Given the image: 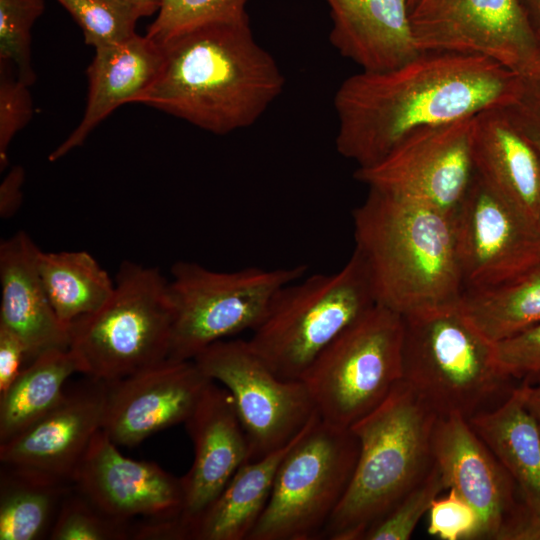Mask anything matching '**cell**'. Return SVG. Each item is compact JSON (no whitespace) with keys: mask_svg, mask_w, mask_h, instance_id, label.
Instances as JSON below:
<instances>
[{"mask_svg":"<svg viewBox=\"0 0 540 540\" xmlns=\"http://www.w3.org/2000/svg\"><path fill=\"white\" fill-rule=\"evenodd\" d=\"M135 523L103 513L72 485L65 494L49 532L52 540L133 539Z\"/></svg>","mask_w":540,"mask_h":540,"instance_id":"cell-31","label":"cell"},{"mask_svg":"<svg viewBox=\"0 0 540 540\" xmlns=\"http://www.w3.org/2000/svg\"><path fill=\"white\" fill-rule=\"evenodd\" d=\"M403 316L374 305L302 377L321 420L343 429L378 407L402 380Z\"/></svg>","mask_w":540,"mask_h":540,"instance_id":"cell-10","label":"cell"},{"mask_svg":"<svg viewBox=\"0 0 540 540\" xmlns=\"http://www.w3.org/2000/svg\"><path fill=\"white\" fill-rule=\"evenodd\" d=\"M184 424L193 443L194 458L190 470L181 477V540H187L190 525L250 459L248 440L233 398L217 382L208 383Z\"/></svg>","mask_w":540,"mask_h":540,"instance_id":"cell-19","label":"cell"},{"mask_svg":"<svg viewBox=\"0 0 540 540\" xmlns=\"http://www.w3.org/2000/svg\"><path fill=\"white\" fill-rule=\"evenodd\" d=\"M472 117L411 133L378 162L357 168L355 179L454 215L474 176Z\"/></svg>","mask_w":540,"mask_h":540,"instance_id":"cell-14","label":"cell"},{"mask_svg":"<svg viewBox=\"0 0 540 540\" xmlns=\"http://www.w3.org/2000/svg\"><path fill=\"white\" fill-rule=\"evenodd\" d=\"M107 383L88 380L66 390L59 402L20 433L0 443L1 465L72 484L94 435L102 429Z\"/></svg>","mask_w":540,"mask_h":540,"instance_id":"cell-16","label":"cell"},{"mask_svg":"<svg viewBox=\"0 0 540 540\" xmlns=\"http://www.w3.org/2000/svg\"><path fill=\"white\" fill-rule=\"evenodd\" d=\"M131 12L139 19L157 13L161 0H109Z\"/></svg>","mask_w":540,"mask_h":540,"instance_id":"cell-41","label":"cell"},{"mask_svg":"<svg viewBox=\"0 0 540 540\" xmlns=\"http://www.w3.org/2000/svg\"><path fill=\"white\" fill-rule=\"evenodd\" d=\"M193 360L231 394L248 440L249 461L286 446L317 412L305 383L278 377L248 340L215 342Z\"/></svg>","mask_w":540,"mask_h":540,"instance_id":"cell-11","label":"cell"},{"mask_svg":"<svg viewBox=\"0 0 540 540\" xmlns=\"http://www.w3.org/2000/svg\"><path fill=\"white\" fill-rule=\"evenodd\" d=\"M524 88L522 77L494 60L448 52H419L391 69L361 70L334 96L336 149L367 167L411 133L508 107Z\"/></svg>","mask_w":540,"mask_h":540,"instance_id":"cell-1","label":"cell"},{"mask_svg":"<svg viewBox=\"0 0 540 540\" xmlns=\"http://www.w3.org/2000/svg\"><path fill=\"white\" fill-rule=\"evenodd\" d=\"M172 325L168 280L157 268L123 261L106 302L70 324L69 348L83 374L112 382L168 359Z\"/></svg>","mask_w":540,"mask_h":540,"instance_id":"cell-7","label":"cell"},{"mask_svg":"<svg viewBox=\"0 0 540 540\" xmlns=\"http://www.w3.org/2000/svg\"><path fill=\"white\" fill-rule=\"evenodd\" d=\"M27 364L29 357L23 341L13 331L0 325V397Z\"/></svg>","mask_w":540,"mask_h":540,"instance_id":"cell-38","label":"cell"},{"mask_svg":"<svg viewBox=\"0 0 540 540\" xmlns=\"http://www.w3.org/2000/svg\"><path fill=\"white\" fill-rule=\"evenodd\" d=\"M471 155L482 182L540 222V155L507 107L472 117Z\"/></svg>","mask_w":540,"mask_h":540,"instance_id":"cell-21","label":"cell"},{"mask_svg":"<svg viewBox=\"0 0 540 540\" xmlns=\"http://www.w3.org/2000/svg\"><path fill=\"white\" fill-rule=\"evenodd\" d=\"M100 429L77 467L73 487L108 516L128 523L176 519L183 505L181 478L158 464L123 456Z\"/></svg>","mask_w":540,"mask_h":540,"instance_id":"cell-15","label":"cell"},{"mask_svg":"<svg viewBox=\"0 0 540 540\" xmlns=\"http://www.w3.org/2000/svg\"><path fill=\"white\" fill-rule=\"evenodd\" d=\"M353 224L377 304L406 316L459 302L464 285L453 215L369 189Z\"/></svg>","mask_w":540,"mask_h":540,"instance_id":"cell-3","label":"cell"},{"mask_svg":"<svg viewBox=\"0 0 540 540\" xmlns=\"http://www.w3.org/2000/svg\"><path fill=\"white\" fill-rule=\"evenodd\" d=\"M38 273L56 315L70 324L100 308L110 297L114 283L88 252L39 251Z\"/></svg>","mask_w":540,"mask_h":540,"instance_id":"cell-27","label":"cell"},{"mask_svg":"<svg viewBox=\"0 0 540 540\" xmlns=\"http://www.w3.org/2000/svg\"><path fill=\"white\" fill-rule=\"evenodd\" d=\"M248 0H161L146 36L162 46L197 28L248 20Z\"/></svg>","mask_w":540,"mask_h":540,"instance_id":"cell-30","label":"cell"},{"mask_svg":"<svg viewBox=\"0 0 540 540\" xmlns=\"http://www.w3.org/2000/svg\"><path fill=\"white\" fill-rule=\"evenodd\" d=\"M432 451L446 489H453L477 513L475 539L499 540L524 499L507 470L460 414L438 417Z\"/></svg>","mask_w":540,"mask_h":540,"instance_id":"cell-18","label":"cell"},{"mask_svg":"<svg viewBox=\"0 0 540 540\" xmlns=\"http://www.w3.org/2000/svg\"><path fill=\"white\" fill-rule=\"evenodd\" d=\"M498 361L511 379L540 375V323L495 343Z\"/></svg>","mask_w":540,"mask_h":540,"instance_id":"cell-37","label":"cell"},{"mask_svg":"<svg viewBox=\"0 0 540 540\" xmlns=\"http://www.w3.org/2000/svg\"><path fill=\"white\" fill-rule=\"evenodd\" d=\"M210 380L194 360L166 359L107 383L102 430L116 445L135 446L185 423Z\"/></svg>","mask_w":540,"mask_h":540,"instance_id":"cell-17","label":"cell"},{"mask_svg":"<svg viewBox=\"0 0 540 540\" xmlns=\"http://www.w3.org/2000/svg\"><path fill=\"white\" fill-rule=\"evenodd\" d=\"M13 65L0 62V168L8 164V149L15 135L31 120L33 102L29 85L13 75Z\"/></svg>","mask_w":540,"mask_h":540,"instance_id":"cell-35","label":"cell"},{"mask_svg":"<svg viewBox=\"0 0 540 540\" xmlns=\"http://www.w3.org/2000/svg\"><path fill=\"white\" fill-rule=\"evenodd\" d=\"M464 290L511 281L540 265V222L475 174L453 215Z\"/></svg>","mask_w":540,"mask_h":540,"instance_id":"cell-13","label":"cell"},{"mask_svg":"<svg viewBox=\"0 0 540 540\" xmlns=\"http://www.w3.org/2000/svg\"><path fill=\"white\" fill-rule=\"evenodd\" d=\"M74 373L84 370L70 348L46 351L27 364L0 397V443L52 409L65 392L66 380Z\"/></svg>","mask_w":540,"mask_h":540,"instance_id":"cell-26","label":"cell"},{"mask_svg":"<svg viewBox=\"0 0 540 540\" xmlns=\"http://www.w3.org/2000/svg\"><path fill=\"white\" fill-rule=\"evenodd\" d=\"M528 85H530L533 89H535L538 93H540V74L531 80H525Z\"/></svg>","mask_w":540,"mask_h":540,"instance_id":"cell-44","label":"cell"},{"mask_svg":"<svg viewBox=\"0 0 540 540\" xmlns=\"http://www.w3.org/2000/svg\"><path fill=\"white\" fill-rule=\"evenodd\" d=\"M409 19L420 52L486 57L524 80L540 74V40L517 0H416Z\"/></svg>","mask_w":540,"mask_h":540,"instance_id":"cell-12","label":"cell"},{"mask_svg":"<svg viewBox=\"0 0 540 540\" xmlns=\"http://www.w3.org/2000/svg\"><path fill=\"white\" fill-rule=\"evenodd\" d=\"M427 531L441 540L475 539L479 520L473 507L453 489L433 500Z\"/></svg>","mask_w":540,"mask_h":540,"instance_id":"cell-36","label":"cell"},{"mask_svg":"<svg viewBox=\"0 0 540 540\" xmlns=\"http://www.w3.org/2000/svg\"><path fill=\"white\" fill-rule=\"evenodd\" d=\"M540 40V0H517Z\"/></svg>","mask_w":540,"mask_h":540,"instance_id":"cell-43","label":"cell"},{"mask_svg":"<svg viewBox=\"0 0 540 540\" xmlns=\"http://www.w3.org/2000/svg\"><path fill=\"white\" fill-rule=\"evenodd\" d=\"M44 0H0V62L13 65L17 77L32 85L31 30L43 14Z\"/></svg>","mask_w":540,"mask_h":540,"instance_id":"cell-32","label":"cell"},{"mask_svg":"<svg viewBox=\"0 0 540 540\" xmlns=\"http://www.w3.org/2000/svg\"><path fill=\"white\" fill-rule=\"evenodd\" d=\"M445 489L434 463L427 475L365 534L363 540H409L433 500Z\"/></svg>","mask_w":540,"mask_h":540,"instance_id":"cell-34","label":"cell"},{"mask_svg":"<svg viewBox=\"0 0 540 540\" xmlns=\"http://www.w3.org/2000/svg\"><path fill=\"white\" fill-rule=\"evenodd\" d=\"M459 306L493 343L540 323V265L506 283L464 290Z\"/></svg>","mask_w":540,"mask_h":540,"instance_id":"cell-28","label":"cell"},{"mask_svg":"<svg viewBox=\"0 0 540 540\" xmlns=\"http://www.w3.org/2000/svg\"><path fill=\"white\" fill-rule=\"evenodd\" d=\"M94 48L121 42L135 32L139 18L109 0H57Z\"/></svg>","mask_w":540,"mask_h":540,"instance_id":"cell-33","label":"cell"},{"mask_svg":"<svg viewBox=\"0 0 540 540\" xmlns=\"http://www.w3.org/2000/svg\"><path fill=\"white\" fill-rule=\"evenodd\" d=\"M161 60V46L137 33L121 42L95 48L86 71L88 95L82 119L51 152L49 161L59 160L83 145L113 111L123 104L133 103L153 81Z\"/></svg>","mask_w":540,"mask_h":540,"instance_id":"cell-22","label":"cell"},{"mask_svg":"<svg viewBox=\"0 0 540 540\" xmlns=\"http://www.w3.org/2000/svg\"><path fill=\"white\" fill-rule=\"evenodd\" d=\"M332 46L363 71H382L413 58L417 49L408 0H326Z\"/></svg>","mask_w":540,"mask_h":540,"instance_id":"cell-23","label":"cell"},{"mask_svg":"<svg viewBox=\"0 0 540 540\" xmlns=\"http://www.w3.org/2000/svg\"><path fill=\"white\" fill-rule=\"evenodd\" d=\"M156 76L133 103L217 135L255 124L281 95L285 77L249 20L203 26L161 46Z\"/></svg>","mask_w":540,"mask_h":540,"instance_id":"cell-2","label":"cell"},{"mask_svg":"<svg viewBox=\"0 0 540 540\" xmlns=\"http://www.w3.org/2000/svg\"><path fill=\"white\" fill-rule=\"evenodd\" d=\"M25 172L21 166H14L4 177L0 185V215L12 216L22 202V186Z\"/></svg>","mask_w":540,"mask_h":540,"instance_id":"cell-40","label":"cell"},{"mask_svg":"<svg viewBox=\"0 0 540 540\" xmlns=\"http://www.w3.org/2000/svg\"><path fill=\"white\" fill-rule=\"evenodd\" d=\"M439 415L407 383L350 429L358 440L354 471L322 537L363 540L434 464L432 439Z\"/></svg>","mask_w":540,"mask_h":540,"instance_id":"cell-4","label":"cell"},{"mask_svg":"<svg viewBox=\"0 0 540 540\" xmlns=\"http://www.w3.org/2000/svg\"><path fill=\"white\" fill-rule=\"evenodd\" d=\"M305 265L215 271L197 262L171 268L173 325L168 359L193 360L211 344L256 329L277 294L305 275Z\"/></svg>","mask_w":540,"mask_h":540,"instance_id":"cell-8","label":"cell"},{"mask_svg":"<svg viewBox=\"0 0 540 540\" xmlns=\"http://www.w3.org/2000/svg\"><path fill=\"white\" fill-rule=\"evenodd\" d=\"M507 109L516 125L540 155V94L525 84L521 96Z\"/></svg>","mask_w":540,"mask_h":540,"instance_id":"cell-39","label":"cell"},{"mask_svg":"<svg viewBox=\"0 0 540 540\" xmlns=\"http://www.w3.org/2000/svg\"><path fill=\"white\" fill-rule=\"evenodd\" d=\"M416 0H408V7L409 9L411 8V6L415 3Z\"/></svg>","mask_w":540,"mask_h":540,"instance_id":"cell-45","label":"cell"},{"mask_svg":"<svg viewBox=\"0 0 540 540\" xmlns=\"http://www.w3.org/2000/svg\"><path fill=\"white\" fill-rule=\"evenodd\" d=\"M468 421L524 499L540 512V425L526 407L520 386Z\"/></svg>","mask_w":540,"mask_h":540,"instance_id":"cell-24","label":"cell"},{"mask_svg":"<svg viewBox=\"0 0 540 540\" xmlns=\"http://www.w3.org/2000/svg\"><path fill=\"white\" fill-rule=\"evenodd\" d=\"M39 251L24 231L0 244V325L23 341L29 363L46 351L70 345L69 327L53 310L38 273Z\"/></svg>","mask_w":540,"mask_h":540,"instance_id":"cell-20","label":"cell"},{"mask_svg":"<svg viewBox=\"0 0 540 540\" xmlns=\"http://www.w3.org/2000/svg\"><path fill=\"white\" fill-rule=\"evenodd\" d=\"M300 432L283 448L241 465L190 525L187 540H248L267 506L277 469Z\"/></svg>","mask_w":540,"mask_h":540,"instance_id":"cell-25","label":"cell"},{"mask_svg":"<svg viewBox=\"0 0 540 540\" xmlns=\"http://www.w3.org/2000/svg\"><path fill=\"white\" fill-rule=\"evenodd\" d=\"M359 451L351 429L316 412L283 457L248 540L320 539L351 480Z\"/></svg>","mask_w":540,"mask_h":540,"instance_id":"cell-9","label":"cell"},{"mask_svg":"<svg viewBox=\"0 0 540 540\" xmlns=\"http://www.w3.org/2000/svg\"><path fill=\"white\" fill-rule=\"evenodd\" d=\"M72 484L2 466L0 540H35L52 527Z\"/></svg>","mask_w":540,"mask_h":540,"instance_id":"cell-29","label":"cell"},{"mask_svg":"<svg viewBox=\"0 0 540 540\" xmlns=\"http://www.w3.org/2000/svg\"><path fill=\"white\" fill-rule=\"evenodd\" d=\"M535 378H537L536 383L532 384L530 381L524 380L520 388L526 407L540 425V375Z\"/></svg>","mask_w":540,"mask_h":540,"instance_id":"cell-42","label":"cell"},{"mask_svg":"<svg viewBox=\"0 0 540 540\" xmlns=\"http://www.w3.org/2000/svg\"><path fill=\"white\" fill-rule=\"evenodd\" d=\"M402 381L439 416L491 408L511 378L459 302L403 316Z\"/></svg>","mask_w":540,"mask_h":540,"instance_id":"cell-5","label":"cell"},{"mask_svg":"<svg viewBox=\"0 0 540 540\" xmlns=\"http://www.w3.org/2000/svg\"><path fill=\"white\" fill-rule=\"evenodd\" d=\"M376 304L367 265L354 250L338 271L285 286L248 342L278 377L302 380L321 352Z\"/></svg>","mask_w":540,"mask_h":540,"instance_id":"cell-6","label":"cell"}]
</instances>
